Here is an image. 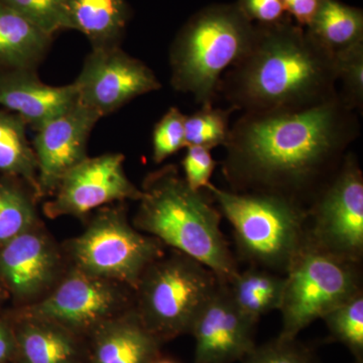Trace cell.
<instances>
[{"label":"cell","instance_id":"1","mask_svg":"<svg viewBox=\"0 0 363 363\" xmlns=\"http://www.w3.org/2000/svg\"><path fill=\"white\" fill-rule=\"evenodd\" d=\"M360 130L357 112L339 93L300 111L242 112L224 145L222 169L235 192L284 196L307 207Z\"/></svg>","mask_w":363,"mask_h":363},{"label":"cell","instance_id":"2","mask_svg":"<svg viewBox=\"0 0 363 363\" xmlns=\"http://www.w3.org/2000/svg\"><path fill=\"white\" fill-rule=\"evenodd\" d=\"M336 57L291 18L255 26L250 50L222 76L218 95L241 112L309 108L338 94Z\"/></svg>","mask_w":363,"mask_h":363},{"label":"cell","instance_id":"3","mask_svg":"<svg viewBox=\"0 0 363 363\" xmlns=\"http://www.w3.org/2000/svg\"><path fill=\"white\" fill-rule=\"evenodd\" d=\"M133 226L162 245L201 262L221 284L238 267L220 229L221 213L206 191H195L174 164L145 177Z\"/></svg>","mask_w":363,"mask_h":363},{"label":"cell","instance_id":"4","mask_svg":"<svg viewBox=\"0 0 363 363\" xmlns=\"http://www.w3.org/2000/svg\"><path fill=\"white\" fill-rule=\"evenodd\" d=\"M255 26L235 4H213L196 13L169 50L171 84L201 106L214 105L222 76L250 50Z\"/></svg>","mask_w":363,"mask_h":363},{"label":"cell","instance_id":"5","mask_svg":"<svg viewBox=\"0 0 363 363\" xmlns=\"http://www.w3.org/2000/svg\"><path fill=\"white\" fill-rule=\"evenodd\" d=\"M204 190L233 225L241 255L255 267L286 274L308 242L307 207L284 196L227 191L212 183Z\"/></svg>","mask_w":363,"mask_h":363},{"label":"cell","instance_id":"6","mask_svg":"<svg viewBox=\"0 0 363 363\" xmlns=\"http://www.w3.org/2000/svg\"><path fill=\"white\" fill-rule=\"evenodd\" d=\"M220 284L211 269L173 250L143 272L133 291V310L164 344L190 334L196 317Z\"/></svg>","mask_w":363,"mask_h":363},{"label":"cell","instance_id":"7","mask_svg":"<svg viewBox=\"0 0 363 363\" xmlns=\"http://www.w3.org/2000/svg\"><path fill=\"white\" fill-rule=\"evenodd\" d=\"M62 247L69 266L133 291L145 269L166 253L161 241L131 225L124 202L97 209L85 230Z\"/></svg>","mask_w":363,"mask_h":363},{"label":"cell","instance_id":"8","mask_svg":"<svg viewBox=\"0 0 363 363\" xmlns=\"http://www.w3.org/2000/svg\"><path fill=\"white\" fill-rule=\"evenodd\" d=\"M360 277L359 264L308 241L285 274L279 337L297 338L306 327L362 292Z\"/></svg>","mask_w":363,"mask_h":363},{"label":"cell","instance_id":"9","mask_svg":"<svg viewBox=\"0 0 363 363\" xmlns=\"http://www.w3.org/2000/svg\"><path fill=\"white\" fill-rule=\"evenodd\" d=\"M308 241L359 264L363 257V174L348 152L330 180L307 207Z\"/></svg>","mask_w":363,"mask_h":363},{"label":"cell","instance_id":"10","mask_svg":"<svg viewBox=\"0 0 363 363\" xmlns=\"http://www.w3.org/2000/svg\"><path fill=\"white\" fill-rule=\"evenodd\" d=\"M133 308V290L69 266L57 285L33 304L13 311L42 318L87 339L100 326Z\"/></svg>","mask_w":363,"mask_h":363},{"label":"cell","instance_id":"11","mask_svg":"<svg viewBox=\"0 0 363 363\" xmlns=\"http://www.w3.org/2000/svg\"><path fill=\"white\" fill-rule=\"evenodd\" d=\"M123 154H104L86 157L71 169L45 203L48 218L63 216L83 218L93 210L126 200L140 201L142 190L136 187L124 171Z\"/></svg>","mask_w":363,"mask_h":363},{"label":"cell","instance_id":"12","mask_svg":"<svg viewBox=\"0 0 363 363\" xmlns=\"http://www.w3.org/2000/svg\"><path fill=\"white\" fill-rule=\"evenodd\" d=\"M73 83L79 104L101 117L118 111L136 97L161 89L152 69L121 47L92 50Z\"/></svg>","mask_w":363,"mask_h":363},{"label":"cell","instance_id":"13","mask_svg":"<svg viewBox=\"0 0 363 363\" xmlns=\"http://www.w3.org/2000/svg\"><path fill=\"white\" fill-rule=\"evenodd\" d=\"M68 267L63 247L42 221L0 248V284L18 307L44 298Z\"/></svg>","mask_w":363,"mask_h":363},{"label":"cell","instance_id":"14","mask_svg":"<svg viewBox=\"0 0 363 363\" xmlns=\"http://www.w3.org/2000/svg\"><path fill=\"white\" fill-rule=\"evenodd\" d=\"M101 118L77 102L35 130L32 145L37 159L40 199L54 194L63 177L87 157L88 140Z\"/></svg>","mask_w":363,"mask_h":363},{"label":"cell","instance_id":"15","mask_svg":"<svg viewBox=\"0 0 363 363\" xmlns=\"http://www.w3.org/2000/svg\"><path fill=\"white\" fill-rule=\"evenodd\" d=\"M255 322L234 306L220 284L196 317L190 334L195 339V363H234L255 347Z\"/></svg>","mask_w":363,"mask_h":363},{"label":"cell","instance_id":"16","mask_svg":"<svg viewBox=\"0 0 363 363\" xmlns=\"http://www.w3.org/2000/svg\"><path fill=\"white\" fill-rule=\"evenodd\" d=\"M77 102L74 83L45 84L35 70L28 69L0 72V105L21 116L35 131L65 113Z\"/></svg>","mask_w":363,"mask_h":363},{"label":"cell","instance_id":"17","mask_svg":"<svg viewBox=\"0 0 363 363\" xmlns=\"http://www.w3.org/2000/svg\"><path fill=\"white\" fill-rule=\"evenodd\" d=\"M16 336L13 363H87V339L42 318L11 311Z\"/></svg>","mask_w":363,"mask_h":363},{"label":"cell","instance_id":"18","mask_svg":"<svg viewBox=\"0 0 363 363\" xmlns=\"http://www.w3.org/2000/svg\"><path fill=\"white\" fill-rule=\"evenodd\" d=\"M162 345L133 308L87 338V363H152L161 357Z\"/></svg>","mask_w":363,"mask_h":363},{"label":"cell","instance_id":"19","mask_svg":"<svg viewBox=\"0 0 363 363\" xmlns=\"http://www.w3.org/2000/svg\"><path fill=\"white\" fill-rule=\"evenodd\" d=\"M69 28L89 40L92 50L121 47L130 23L128 0H67Z\"/></svg>","mask_w":363,"mask_h":363},{"label":"cell","instance_id":"20","mask_svg":"<svg viewBox=\"0 0 363 363\" xmlns=\"http://www.w3.org/2000/svg\"><path fill=\"white\" fill-rule=\"evenodd\" d=\"M52 35L0 2V68L35 70L50 47Z\"/></svg>","mask_w":363,"mask_h":363},{"label":"cell","instance_id":"21","mask_svg":"<svg viewBox=\"0 0 363 363\" xmlns=\"http://www.w3.org/2000/svg\"><path fill=\"white\" fill-rule=\"evenodd\" d=\"M308 33L334 57L363 45V13L340 0H323Z\"/></svg>","mask_w":363,"mask_h":363},{"label":"cell","instance_id":"22","mask_svg":"<svg viewBox=\"0 0 363 363\" xmlns=\"http://www.w3.org/2000/svg\"><path fill=\"white\" fill-rule=\"evenodd\" d=\"M225 285L238 311L257 324L262 316L281 308L285 276L252 267L238 272Z\"/></svg>","mask_w":363,"mask_h":363},{"label":"cell","instance_id":"23","mask_svg":"<svg viewBox=\"0 0 363 363\" xmlns=\"http://www.w3.org/2000/svg\"><path fill=\"white\" fill-rule=\"evenodd\" d=\"M26 126L18 114L0 111V172L23 182L40 200L37 159Z\"/></svg>","mask_w":363,"mask_h":363},{"label":"cell","instance_id":"24","mask_svg":"<svg viewBox=\"0 0 363 363\" xmlns=\"http://www.w3.org/2000/svg\"><path fill=\"white\" fill-rule=\"evenodd\" d=\"M16 180L0 181V248L40 222L37 196Z\"/></svg>","mask_w":363,"mask_h":363},{"label":"cell","instance_id":"25","mask_svg":"<svg viewBox=\"0 0 363 363\" xmlns=\"http://www.w3.org/2000/svg\"><path fill=\"white\" fill-rule=\"evenodd\" d=\"M324 320L331 337L343 344L355 362H363V293L327 313Z\"/></svg>","mask_w":363,"mask_h":363},{"label":"cell","instance_id":"26","mask_svg":"<svg viewBox=\"0 0 363 363\" xmlns=\"http://www.w3.org/2000/svg\"><path fill=\"white\" fill-rule=\"evenodd\" d=\"M233 111H236L231 106L222 109L214 105H206L186 116V147L195 145L213 150L225 145L230 133V116Z\"/></svg>","mask_w":363,"mask_h":363},{"label":"cell","instance_id":"27","mask_svg":"<svg viewBox=\"0 0 363 363\" xmlns=\"http://www.w3.org/2000/svg\"><path fill=\"white\" fill-rule=\"evenodd\" d=\"M54 37L69 28L67 0H0Z\"/></svg>","mask_w":363,"mask_h":363},{"label":"cell","instance_id":"28","mask_svg":"<svg viewBox=\"0 0 363 363\" xmlns=\"http://www.w3.org/2000/svg\"><path fill=\"white\" fill-rule=\"evenodd\" d=\"M337 83L341 84L339 96L350 108L362 113L363 45L336 56Z\"/></svg>","mask_w":363,"mask_h":363},{"label":"cell","instance_id":"29","mask_svg":"<svg viewBox=\"0 0 363 363\" xmlns=\"http://www.w3.org/2000/svg\"><path fill=\"white\" fill-rule=\"evenodd\" d=\"M186 116L176 107H171L157 121L152 133V159L156 164L173 156L186 147Z\"/></svg>","mask_w":363,"mask_h":363},{"label":"cell","instance_id":"30","mask_svg":"<svg viewBox=\"0 0 363 363\" xmlns=\"http://www.w3.org/2000/svg\"><path fill=\"white\" fill-rule=\"evenodd\" d=\"M242 363H316L309 347L298 342L297 338L276 339L255 346L252 352L241 360Z\"/></svg>","mask_w":363,"mask_h":363},{"label":"cell","instance_id":"31","mask_svg":"<svg viewBox=\"0 0 363 363\" xmlns=\"http://www.w3.org/2000/svg\"><path fill=\"white\" fill-rule=\"evenodd\" d=\"M186 150L185 157L182 161L184 179L193 190H204L211 183L210 179L216 167L211 150L195 145L187 147Z\"/></svg>","mask_w":363,"mask_h":363},{"label":"cell","instance_id":"32","mask_svg":"<svg viewBox=\"0 0 363 363\" xmlns=\"http://www.w3.org/2000/svg\"><path fill=\"white\" fill-rule=\"evenodd\" d=\"M241 13L255 26H274L290 18L284 0H238Z\"/></svg>","mask_w":363,"mask_h":363},{"label":"cell","instance_id":"33","mask_svg":"<svg viewBox=\"0 0 363 363\" xmlns=\"http://www.w3.org/2000/svg\"><path fill=\"white\" fill-rule=\"evenodd\" d=\"M323 0H284L286 13L303 28L311 25Z\"/></svg>","mask_w":363,"mask_h":363},{"label":"cell","instance_id":"34","mask_svg":"<svg viewBox=\"0 0 363 363\" xmlns=\"http://www.w3.org/2000/svg\"><path fill=\"white\" fill-rule=\"evenodd\" d=\"M16 350L13 323L7 315H0V363H13Z\"/></svg>","mask_w":363,"mask_h":363},{"label":"cell","instance_id":"35","mask_svg":"<svg viewBox=\"0 0 363 363\" xmlns=\"http://www.w3.org/2000/svg\"><path fill=\"white\" fill-rule=\"evenodd\" d=\"M9 297V294H7L6 289H4V286L0 284V304H1V303Z\"/></svg>","mask_w":363,"mask_h":363},{"label":"cell","instance_id":"36","mask_svg":"<svg viewBox=\"0 0 363 363\" xmlns=\"http://www.w3.org/2000/svg\"><path fill=\"white\" fill-rule=\"evenodd\" d=\"M152 363H178L175 360L169 359V358L162 357V355L155 359Z\"/></svg>","mask_w":363,"mask_h":363},{"label":"cell","instance_id":"37","mask_svg":"<svg viewBox=\"0 0 363 363\" xmlns=\"http://www.w3.org/2000/svg\"><path fill=\"white\" fill-rule=\"evenodd\" d=\"M354 363H363V362H355V360H354Z\"/></svg>","mask_w":363,"mask_h":363}]
</instances>
